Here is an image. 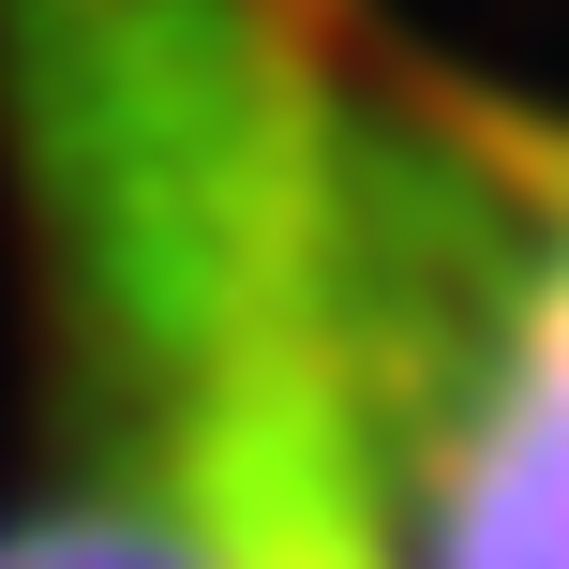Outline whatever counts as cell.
I'll return each mask as SVG.
<instances>
[{"label":"cell","mask_w":569,"mask_h":569,"mask_svg":"<svg viewBox=\"0 0 569 569\" xmlns=\"http://www.w3.org/2000/svg\"><path fill=\"white\" fill-rule=\"evenodd\" d=\"M0 569H256V555H240L210 510L120 480V465H90L76 495H46L30 525H0Z\"/></svg>","instance_id":"cell-2"},{"label":"cell","mask_w":569,"mask_h":569,"mask_svg":"<svg viewBox=\"0 0 569 569\" xmlns=\"http://www.w3.org/2000/svg\"><path fill=\"white\" fill-rule=\"evenodd\" d=\"M0 136L120 480L390 569L569 256V150L375 90L300 0H0Z\"/></svg>","instance_id":"cell-1"}]
</instances>
